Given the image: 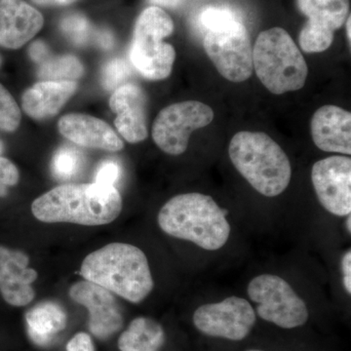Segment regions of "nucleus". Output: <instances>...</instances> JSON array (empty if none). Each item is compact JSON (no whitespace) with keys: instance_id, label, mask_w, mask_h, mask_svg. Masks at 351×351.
<instances>
[{"instance_id":"obj_10","label":"nucleus","mask_w":351,"mask_h":351,"mask_svg":"<svg viewBox=\"0 0 351 351\" xmlns=\"http://www.w3.org/2000/svg\"><path fill=\"white\" fill-rule=\"evenodd\" d=\"M311 180L320 204L329 213L348 217L351 213V159L330 156L314 163Z\"/></svg>"},{"instance_id":"obj_24","label":"nucleus","mask_w":351,"mask_h":351,"mask_svg":"<svg viewBox=\"0 0 351 351\" xmlns=\"http://www.w3.org/2000/svg\"><path fill=\"white\" fill-rule=\"evenodd\" d=\"M22 114L10 92L0 84V130L14 132L20 126Z\"/></svg>"},{"instance_id":"obj_20","label":"nucleus","mask_w":351,"mask_h":351,"mask_svg":"<svg viewBox=\"0 0 351 351\" xmlns=\"http://www.w3.org/2000/svg\"><path fill=\"white\" fill-rule=\"evenodd\" d=\"M27 332L36 345L47 346L66 327V314L59 304L43 302L25 314Z\"/></svg>"},{"instance_id":"obj_28","label":"nucleus","mask_w":351,"mask_h":351,"mask_svg":"<svg viewBox=\"0 0 351 351\" xmlns=\"http://www.w3.org/2000/svg\"><path fill=\"white\" fill-rule=\"evenodd\" d=\"M120 174L121 169L119 163L113 160L103 161L97 168L94 182L103 186H114L115 182L119 181Z\"/></svg>"},{"instance_id":"obj_34","label":"nucleus","mask_w":351,"mask_h":351,"mask_svg":"<svg viewBox=\"0 0 351 351\" xmlns=\"http://www.w3.org/2000/svg\"><path fill=\"white\" fill-rule=\"evenodd\" d=\"M151 1L156 5L173 9L181 5L184 0H151Z\"/></svg>"},{"instance_id":"obj_17","label":"nucleus","mask_w":351,"mask_h":351,"mask_svg":"<svg viewBox=\"0 0 351 351\" xmlns=\"http://www.w3.org/2000/svg\"><path fill=\"white\" fill-rule=\"evenodd\" d=\"M314 144L321 151L351 154V113L336 106L316 110L311 123Z\"/></svg>"},{"instance_id":"obj_33","label":"nucleus","mask_w":351,"mask_h":351,"mask_svg":"<svg viewBox=\"0 0 351 351\" xmlns=\"http://www.w3.org/2000/svg\"><path fill=\"white\" fill-rule=\"evenodd\" d=\"M96 41L97 44L104 50L112 49L113 44H114L112 32L106 31V29L97 32Z\"/></svg>"},{"instance_id":"obj_36","label":"nucleus","mask_w":351,"mask_h":351,"mask_svg":"<svg viewBox=\"0 0 351 351\" xmlns=\"http://www.w3.org/2000/svg\"><path fill=\"white\" fill-rule=\"evenodd\" d=\"M75 0H55V4H59V5H69V4L73 3Z\"/></svg>"},{"instance_id":"obj_37","label":"nucleus","mask_w":351,"mask_h":351,"mask_svg":"<svg viewBox=\"0 0 351 351\" xmlns=\"http://www.w3.org/2000/svg\"><path fill=\"white\" fill-rule=\"evenodd\" d=\"M38 4H55V0H32Z\"/></svg>"},{"instance_id":"obj_18","label":"nucleus","mask_w":351,"mask_h":351,"mask_svg":"<svg viewBox=\"0 0 351 351\" xmlns=\"http://www.w3.org/2000/svg\"><path fill=\"white\" fill-rule=\"evenodd\" d=\"M75 82H43L36 83L23 95L25 112L36 119H48L57 114L75 94Z\"/></svg>"},{"instance_id":"obj_22","label":"nucleus","mask_w":351,"mask_h":351,"mask_svg":"<svg viewBox=\"0 0 351 351\" xmlns=\"http://www.w3.org/2000/svg\"><path fill=\"white\" fill-rule=\"evenodd\" d=\"M83 73L82 62L71 55L48 59L38 69L39 77L46 82H75Z\"/></svg>"},{"instance_id":"obj_6","label":"nucleus","mask_w":351,"mask_h":351,"mask_svg":"<svg viewBox=\"0 0 351 351\" xmlns=\"http://www.w3.org/2000/svg\"><path fill=\"white\" fill-rule=\"evenodd\" d=\"M249 298L258 304V316L284 329L306 324L308 309L290 284L274 274H262L249 283Z\"/></svg>"},{"instance_id":"obj_39","label":"nucleus","mask_w":351,"mask_h":351,"mask_svg":"<svg viewBox=\"0 0 351 351\" xmlns=\"http://www.w3.org/2000/svg\"><path fill=\"white\" fill-rule=\"evenodd\" d=\"M6 195V188H3V186H0V196H4Z\"/></svg>"},{"instance_id":"obj_8","label":"nucleus","mask_w":351,"mask_h":351,"mask_svg":"<svg viewBox=\"0 0 351 351\" xmlns=\"http://www.w3.org/2000/svg\"><path fill=\"white\" fill-rule=\"evenodd\" d=\"M213 119V110L201 101L173 104L157 115L152 126V138L161 151L180 156L188 149L191 134L209 125Z\"/></svg>"},{"instance_id":"obj_1","label":"nucleus","mask_w":351,"mask_h":351,"mask_svg":"<svg viewBox=\"0 0 351 351\" xmlns=\"http://www.w3.org/2000/svg\"><path fill=\"white\" fill-rule=\"evenodd\" d=\"M122 198L114 186L68 184L51 189L32 202V212L43 223L96 226L119 218Z\"/></svg>"},{"instance_id":"obj_23","label":"nucleus","mask_w":351,"mask_h":351,"mask_svg":"<svg viewBox=\"0 0 351 351\" xmlns=\"http://www.w3.org/2000/svg\"><path fill=\"white\" fill-rule=\"evenodd\" d=\"M84 156L76 147L64 145L60 147L51 162L53 175L59 180H71L80 174L84 166Z\"/></svg>"},{"instance_id":"obj_11","label":"nucleus","mask_w":351,"mask_h":351,"mask_svg":"<svg viewBox=\"0 0 351 351\" xmlns=\"http://www.w3.org/2000/svg\"><path fill=\"white\" fill-rule=\"evenodd\" d=\"M69 297L86 307L90 331L99 339H108L123 326V317L112 292L90 281H80L69 289Z\"/></svg>"},{"instance_id":"obj_30","label":"nucleus","mask_w":351,"mask_h":351,"mask_svg":"<svg viewBox=\"0 0 351 351\" xmlns=\"http://www.w3.org/2000/svg\"><path fill=\"white\" fill-rule=\"evenodd\" d=\"M66 351H95L93 341L86 332H78L69 341Z\"/></svg>"},{"instance_id":"obj_38","label":"nucleus","mask_w":351,"mask_h":351,"mask_svg":"<svg viewBox=\"0 0 351 351\" xmlns=\"http://www.w3.org/2000/svg\"><path fill=\"white\" fill-rule=\"evenodd\" d=\"M351 218L350 215H348V218L346 219V228H348V232H351V225H350Z\"/></svg>"},{"instance_id":"obj_5","label":"nucleus","mask_w":351,"mask_h":351,"mask_svg":"<svg viewBox=\"0 0 351 351\" xmlns=\"http://www.w3.org/2000/svg\"><path fill=\"white\" fill-rule=\"evenodd\" d=\"M253 69L265 87L276 95L302 89L308 73L301 51L282 27L258 34L253 49Z\"/></svg>"},{"instance_id":"obj_4","label":"nucleus","mask_w":351,"mask_h":351,"mask_svg":"<svg viewBox=\"0 0 351 351\" xmlns=\"http://www.w3.org/2000/svg\"><path fill=\"white\" fill-rule=\"evenodd\" d=\"M228 154L242 177L262 195L274 197L281 195L290 184L292 167L287 154L263 132L235 134Z\"/></svg>"},{"instance_id":"obj_27","label":"nucleus","mask_w":351,"mask_h":351,"mask_svg":"<svg viewBox=\"0 0 351 351\" xmlns=\"http://www.w3.org/2000/svg\"><path fill=\"white\" fill-rule=\"evenodd\" d=\"M200 24L208 31L228 27L232 23L239 21L233 11L223 7H208L200 14Z\"/></svg>"},{"instance_id":"obj_15","label":"nucleus","mask_w":351,"mask_h":351,"mask_svg":"<svg viewBox=\"0 0 351 351\" xmlns=\"http://www.w3.org/2000/svg\"><path fill=\"white\" fill-rule=\"evenodd\" d=\"M44 24L43 16L24 0H0V46L19 49Z\"/></svg>"},{"instance_id":"obj_7","label":"nucleus","mask_w":351,"mask_h":351,"mask_svg":"<svg viewBox=\"0 0 351 351\" xmlns=\"http://www.w3.org/2000/svg\"><path fill=\"white\" fill-rule=\"evenodd\" d=\"M203 45L207 56L226 80L242 82L253 73V48L249 32L241 21L208 31Z\"/></svg>"},{"instance_id":"obj_12","label":"nucleus","mask_w":351,"mask_h":351,"mask_svg":"<svg viewBox=\"0 0 351 351\" xmlns=\"http://www.w3.org/2000/svg\"><path fill=\"white\" fill-rule=\"evenodd\" d=\"M29 265L25 252L0 245V294L10 306H25L34 299L32 284L38 274Z\"/></svg>"},{"instance_id":"obj_3","label":"nucleus","mask_w":351,"mask_h":351,"mask_svg":"<svg viewBox=\"0 0 351 351\" xmlns=\"http://www.w3.org/2000/svg\"><path fill=\"white\" fill-rule=\"evenodd\" d=\"M226 210L210 195L184 193L171 198L159 211L157 221L163 232L186 240L208 251L225 246L230 235Z\"/></svg>"},{"instance_id":"obj_29","label":"nucleus","mask_w":351,"mask_h":351,"mask_svg":"<svg viewBox=\"0 0 351 351\" xmlns=\"http://www.w3.org/2000/svg\"><path fill=\"white\" fill-rule=\"evenodd\" d=\"M20 173L15 164L9 159L0 156V186L8 188L19 182Z\"/></svg>"},{"instance_id":"obj_13","label":"nucleus","mask_w":351,"mask_h":351,"mask_svg":"<svg viewBox=\"0 0 351 351\" xmlns=\"http://www.w3.org/2000/svg\"><path fill=\"white\" fill-rule=\"evenodd\" d=\"M110 106L117 114L114 125L127 142L137 144L147 138V98L142 88L122 85L113 92Z\"/></svg>"},{"instance_id":"obj_21","label":"nucleus","mask_w":351,"mask_h":351,"mask_svg":"<svg viewBox=\"0 0 351 351\" xmlns=\"http://www.w3.org/2000/svg\"><path fill=\"white\" fill-rule=\"evenodd\" d=\"M165 341L163 328L156 321L138 317L122 332L119 339L121 351H159Z\"/></svg>"},{"instance_id":"obj_40","label":"nucleus","mask_w":351,"mask_h":351,"mask_svg":"<svg viewBox=\"0 0 351 351\" xmlns=\"http://www.w3.org/2000/svg\"><path fill=\"white\" fill-rule=\"evenodd\" d=\"M2 152H3V145L0 142V156H1Z\"/></svg>"},{"instance_id":"obj_9","label":"nucleus","mask_w":351,"mask_h":351,"mask_svg":"<svg viewBox=\"0 0 351 351\" xmlns=\"http://www.w3.org/2000/svg\"><path fill=\"white\" fill-rule=\"evenodd\" d=\"M193 319L196 329L207 336L239 341L255 326L256 313L250 302L232 295L198 307Z\"/></svg>"},{"instance_id":"obj_26","label":"nucleus","mask_w":351,"mask_h":351,"mask_svg":"<svg viewBox=\"0 0 351 351\" xmlns=\"http://www.w3.org/2000/svg\"><path fill=\"white\" fill-rule=\"evenodd\" d=\"M61 29L76 45H84L89 40L91 27L86 18L80 14H71L64 17L61 22Z\"/></svg>"},{"instance_id":"obj_2","label":"nucleus","mask_w":351,"mask_h":351,"mask_svg":"<svg viewBox=\"0 0 351 351\" xmlns=\"http://www.w3.org/2000/svg\"><path fill=\"white\" fill-rule=\"evenodd\" d=\"M80 274L85 280L133 304L144 301L154 286L144 252L123 242H113L92 252L83 260Z\"/></svg>"},{"instance_id":"obj_42","label":"nucleus","mask_w":351,"mask_h":351,"mask_svg":"<svg viewBox=\"0 0 351 351\" xmlns=\"http://www.w3.org/2000/svg\"><path fill=\"white\" fill-rule=\"evenodd\" d=\"M248 351H262V350H248Z\"/></svg>"},{"instance_id":"obj_41","label":"nucleus","mask_w":351,"mask_h":351,"mask_svg":"<svg viewBox=\"0 0 351 351\" xmlns=\"http://www.w3.org/2000/svg\"><path fill=\"white\" fill-rule=\"evenodd\" d=\"M0 64H1V58H0Z\"/></svg>"},{"instance_id":"obj_25","label":"nucleus","mask_w":351,"mask_h":351,"mask_svg":"<svg viewBox=\"0 0 351 351\" xmlns=\"http://www.w3.org/2000/svg\"><path fill=\"white\" fill-rule=\"evenodd\" d=\"M131 75L130 66L123 59L115 58L104 66L101 71V82L108 91H115L117 88L126 84Z\"/></svg>"},{"instance_id":"obj_19","label":"nucleus","mask_w":351,"mask_h":351,"mask_svg":"<svg viewBox=\"0 0 351 351\" xmlns=\"http://www.w3.org/2000/svg\"><path fill=\"white\" fill-rule=\"evenodd\" d=\"M298 5L307 17L304 27L334 34L350 16V0H298Z\"/></svg>"},{"instance_id":"obj_31","label":"nucleus","mask_w":351,"mask_h":351,"mask_svg":"<svg viewBox=\"0 0 351 351\" xmlns=\"http://www.w3.org/2000/svg\"><path fill=\"white\" fill-rule=\"evenodd\" d=\"M29 56L36 63L43 64L49 57V50L43 41L38 40L32 44L29 49Z\"/></svg>"},{"instance_id":"obj_32","label":"nucleus","mask_w":351,"mask_h":351,"mask_svg":"<svg viewBox=\"0 0 351 351\" xmlns=\"http://www.w3.org/2000/svg\"><path fill=\"white\" fill-rule=\"evenodd\" d=\"M341 270L343 274V286L346 292L351 293V251H348L341 260Z\"/></svg>"},{"instance_id":"obj_35","label":"nucleus","mask_w":351,"mask_h":351,"mask_svg":"<svg viewBox=\"0 0 351 351\" xmlns=\"http://www.w3.org/2000/svg\"><path fill=\"white\" fill-rule=\"evenodd\" d=\"M346 36H348V43H350V40H351V36H350V25H351L350 16H348V19H346Z\"/></svg>"},{"instance_id":"obj_16","label":"nucleus","mask_w":351,"mask_h":351,"mask_svg":"<svg viewBox=\"0 0 351 351\" xmlns=\"http://www.w3.org/2000/svg\"><path fill=\"white\" fill-rule=\"evenodd\" d=\"M58 128L64 138L82 147L113 152L124 147L121 138L107 122L91 115H64L58 122Z\"/></svg>"},{"instance_id":"obj_14","label":"nucleus","mask_w":351,"mask_h":351,"mask_svg":"<svg viewBox=\"0 0 351 351\" xmlns=\"http://www.w3.org/2000/svg\"><path fill=\"white\" fill-rule=\"evenodd\" d=\"M163 39L158 34L134 31L129 57L134 68L147 80H165L172 73L175 49Z\"/></svg>"}]
</instances>
